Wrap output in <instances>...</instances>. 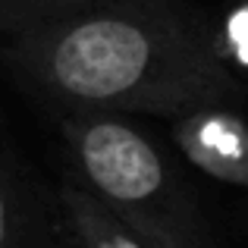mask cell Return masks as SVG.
<instances>
[{"mask_svg":"<svg viewBox=\"0 0 248 248\" xmlns=\"http://www.w3.org/2000/svg\"><path fill=\"white\" fill-rule=\"evenodd\" d=\"M0 60L25 91L60 113L176 120L245 97L217 31L182 0H94L6 38Z\"/></svg>","mask_w":248,"mask_h":248,"instance_id":"1","label":"cell"},{"mask_svg":"<svg viewBox=\"0 0 248 248\" xmlns=\"http://www.w3.org/2000/svg\"><path fill=\"white\" fill-rule=\"evenodd\" d=\"M69 179L145 248H223L170 154L113 113H60Z\"/></svg>","mask_w":248,"mask_h":248,"instance_id":"2","label":"cell"},{"mask_svg":"<svg viewBox=\"0 0 248 248\" xmlns=\"http://www.w3.org/2000/svg\"><path fill=\"white\" fill-rule=\"evenodd\" d=\"M173 141L195 170L248 188V120L232 107H204L173 120Z\"/></svg>","mask_w":248,"mask_h":248,"instance_id":"3","label":"cell"},{"mask_svg":"<svg viewBox=\"0 0 248 248\" xmlns=\"http://www.w3.org/2000/svg\"><path fill=\"white\" fill-rule=\"evenodd\" d=\"M0 248H73L60 204L44 207L0 164Z\"/></svg>","mask_w":248,"mask_h":248,"instance_id":"4","label":"cell"},{"mask_svg":"<svg viewBox=\"0 0 248 248\" xmlns=\"http://www.w3.org/2000/svg\"><path fill=\"white\" fill-rule=\"evenodd\" d=\"M57 204L73 248H145L69 176L57 192Z\"/></svg>","mask_w":248,"mask_h":248,"instance_id":"5","label":"cell"},{"mask_svg":"<svg viewBox=\"0 0 248 248\" xmlns=\"http://www.w3.org/2000/svg\"><path fill=\"white\" fill-rule=\"evenodd\" d=\"M94 0H0V38H16L31 29L69 16Z\"/></svg>","mask_w":248,"mask_h":248,"instance_id":"6","label":"cell"},{"mask_svg":"<svg viewBox=\"0 0 248 248\" xmlns=\"http://www.w3.org/2000/svg\"><path fill=\"white\" fill-rule=\"evenodd\" d=\"M217 44H220V54H223V60L230 66L239 63V66L248 69V0H242L226 16L223 29L217 31Z\"/></svg>","mask_w":248,"mask_h":248,"instance_id":"7","label":"cell"}]
</instances>
